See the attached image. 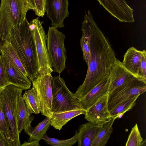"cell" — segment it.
<instances>
[{
  "label": "cell",
  "instance_id": "1",
  "mask_svg": "<svg viewBox=\"0 0 146 146\" xmlns=\"http://www.w3.org/2000/svg\"><path fill=\"white\" fill-rule=\"evenodd\" d=\"M84 18L88 27L90 54L85 79L74 94L78 100L109 76L117 59L110 42L95 22L90 11L86 13Z\"/></svg>",
  "mask_w": 146,
  "mask_h": 146
},
{
  "label": "cell",
  "instance_id": "2",
  "mask_svg": "<svg viewBox=\"0 0 146 146\" xmlns=\"http://www.w3.org/2000/svg\"><path fill=\"white\" fill-rule=\"evenodd\" d=\"M10 39L27 74L28 78L32 81L37 76L38 67L33 39L26 17L19 28L12 27Z\"/></svg>",
  "mask_w": 146,
  "mask_h": 146
},
{
  "label": "cell",
  "instance_id": "3",
  "mask_svg": "<svg viewBox=\"0 0 146 146\" xmlns=\"http://www.w3.org/2000/svg\"><path fill=\"white\" fill-rule=\"evenodd\" d=\"M23 90L12 84L7 86L1 90L3 109L10 130L13 146L21 145L17 127V99Z\"/></svg>",
  "mask_w": 146,
  "mask_h": 146
},
{
  "label": "cell",
  "instance_id": "4",
  "mask_svg": "<svg viewBox=\"0 0 146 146\" xmlns=\"http://www.w3.org/2000/svg\"><path fill=\"white\" fill-rule=\"evenodd\" d=\"M52 86V112H58L84 109L79 100L76 97L74 94L69 90L63 79L60 75L53 78Z\"/></svg>",
  "mask_w": 146,
  "mask_h": 146
},
{
  "label": "cell",
  "instance_id": "5",
  "mask_svg": "<svg viewBox=\"0 0 146 146\" xmlns=\"http://www.w3.org/2000/svg\"><path fill=\"white\" fill-rule=\"evenodd\" d=\"M65 35L57 28L49 27L47 35V48L54 71L59 74L66 68L67 58L64 44Z\"/></svg>",
  "mask_w": 146,
  "mask_h": 146
},
{
  "label": "cell",
  "instance_id": "6",
  "mask_svg": "<svg viewBox=\"0 0 146 146\" xmlns=\"http://www.w3.org/2000/svg\"><path fill=\"white\" fill-rule=\"evenodd\" d=\"M43 22L37 18L29 23V28L33 38L36 55L37 74L43 71L51 73L53 71L47 49V35L42 26Z\"/></svg>",
  "mask_w": 146,
  "mask_h": 146
},
{
  "label": "cell",
  "instance_id": "7",
  "mask_svg": "<svg viewBox=\"0 0 146 146\" xmlns=\"http://www.w3.org/2000/svg\"><path fill=\"white\" fill-rule=\"evenodd\" d=\"M30 10L33 8L28 0H1L0 23L19 28Z\"/></svg>",
  "mask_w": 146,
  "mask_h": 146
},
{
  "label": "cell",
  "instance_id": "8",
  "mask_svg": "<svg viewBox=\"0 0 146 146\" xmlns=\"http://www.w3.org/2000/svg\"><path fill=\"white\" fill-rule=\"evenodd\" d=\"M51 73L43 71L38 74L32 82L36 91L40 101L41 113L43 115L50 118L52 101Z\"/></svg>",
  "mask_w": 146,
  "mask_h": 146
},
{
  "label": "cell",
  "instance_id": "9",
  "mask_svg": "<svg viewBox=\"0 0 146 146\" xmlns=\"http://www.w3.org/2000/svg\"><path fill=\"white\" fill-rule=\"evenodd\" d=\"M146 90V81L137 78L118 87L108 94V107L110 110L120 102Z\"/></svg>",
  "mask_w": 146,
  "mask_h": 146
},
{
  "label": "cell",
  "instance_id": "10",
  "mask_svg": "<svg viewBox=\"0 0 146 146\" xmlns=\"http://www.w3.org/2000/svg\"><path fill=\"white\" fill-rule=\"evenodd\" d=\"M111 15L119 22L132 23L135 21L134 10L125 0H97Z\"/></svg>",
  "mask_w": 146,
  "mask_h": 146
},
{
  "label": "cell",
  "instance_id": "11",
  "mask_svg": "<svg viewBox=\"0 0 146 146\" xmlns=\"http://www.w3.org/2000/svg\"><path fill=\"white\" fill-rule=\"evenodd\" d=\"M68 0H46L45 12L51 21V25L56 28L64 27V21L68 17Z\"/></svg>",
  "mask_w": 146,
  "mask_h": 146
},
{
  "label": "cell",
  "instance_id": "12",
  "mask_svg": "<svg viewBox=\"0 0 146 146\" xmlns=\"http://www.w3.org/2000/svg\"><path fill=\"white\" fill-rule=\"evenodd\" d=\"M108 94L86 110L84 114V118L88 122L103 125L111 119L108 107Z\"/></svg>",
  "mask_w": 146,
  "mask_h": 146
},
{
  "label": "cell",
  "instance_id": "13",
  "mask_svg": "<svg viewBox=\"0 0 146 146\" xmlns=\"http://www.w3.org/2000/svg\"><path fill=\"white\" fill-rule=\"evenodd\" d=\"M108 94L118 87L138 78L128 71L117 59L109 76Z\"/></svg>",
  "mask_w": 146,
  "mask_h": 146
},
{
  "label": "cell",
  "instance_id": "14",
  "mask_svg": "<svg viewBox=\"0 0 146 146\" xmlns=\"http://www.w3.org/2000/svg\"><path fill=\"white\" fill-rule=\"evenodd\" d=\"M8 79L11 84L27 90L29 89L31 82L28 77L14 65L3 54H1Z\"/></svg>",
  "mask_w": 146,
  "mask_h": 146
},
{
  "label": "cell",
  "instance_id": "15",
  "mask_svg": "<svg viewBox=\"0 0 146 146\" xmlns=\"http://www.w3.org/2000/svg\"><path fill=\"white\" fill-rule=\"evenodd\" d=\"M110 84L109 76H107L83 98L78 100L82 108L86 110L100 99L108 95Z\"/></svg>",
  "mask_w": 146,
  "mask_h": 146
},
{
  "label": "cell",
  "instance_id": "16",
  "mask_svg": "<svg viewBox=\"0 0 146 146\" xmlns=\"http://www.w3.org/2000/svg\"><path fill=\"white\" fill-rule=\"evenodd\" d=\"M102 125L88 122L79 127L78 134V146H92Z\"/></svg>",
  "mask_w": 146,
  "mask_h": 146
},
{
  "label": "cell",
  "instance_id": "17",
  "mask_svg": "<svg viewBox=\"0 0 146 146\" xmlns=\"http://www.w3.org/2000/svg\"><path fill=\"white\" fill-rule=\"evenodd\" d=\"M22 93L18 95L17 99L18 117L17 127L19 134L23 129L27 133L32 127L31 123L34 117L28 108L23 99Z\"/></svg>",
  "mask_w": 146,
  "mask_h": 146
},
{
  "label": "cell",
  "instance_id": "18",
  "mask_svg": "<svg viewBox=\"0 0 146 146\" xmlns=\"http://www.w3.org/2000/svg\"><path fill=\"white\" fill-rule=\"evenodd\" d=\"M142 53V51L139 50L135 47H131L125 54L122 62L123 66L128 71L138 78L137 74Z\"/></svg>",
  "mask_w": 146,
  "mask_h": 146
},
{
  "label": "cell",
  "instance_id": "19",
  "mask_svg": "<svg viewBox=\"0 0 146 146\" xmlns=\"http://www.w3.org/2000/svg\"><path fill=\"white\" fill-rule=\"evenodd\" d=\"M86 111L81 109L58 112H52L50 118V125L55 129L60 130L71 119L78 115L84 114Z\"/></svg>",
  "mask_w": 146,
  "mask_h": 146
},
{
  "label": "cell",
  "instance_id": "20",
  "mask_svg": "<svg viewBox=\"0 0 146 146\" xmlns=\"http://www.w3.org/2000/svg\"><path fill=\"white\" fill-rule=\"evenodd\" d=\"M1 54H3L14 65L27 77V74L16 51L10 41H8L4 46Z\"/></svg>",
  "mask_w": 146,
  "mask_h": 146
},
{
  "label": "cell",
  "instance_id": "21",
  "mask_svg": "<svg viewBox=\"0 0 146 146\" xmlns=\"http://www.w3.org/2000/svg\"><path fill=\"white\" fill-rule=\"evenodd\" d=\"M23 97L29 109L32 114H38L41 112L39 100L37 92L34 88L27 90Z\"/></svg>",
  "mask_w": 146,
  "mask_h": 146
},
{
  "label": "cell",
  "instance_id": "22",
  "mask_svg": "<svg viewBox=\"0 0 146 146\" xmlns=\"http://www.w3.org/2000/svg\"><path fill=\"white\" fill-rule=\"evenodd\" d=\"M140 95H137L119 103L109 110L111 118H121L123 114L132 109L136 105V101Z\"/></svg>",
  "mask_w": 146,
  "mask_h": 146
},
{
  "label": "cell",
  "instance_id": "23",
  "mask_svg": "<svg viewBox=\"0 0 146 146\" xmlns=\"http://www.w3.org/2000/svg\"><path fill=\"white\" fill-rule=\"evenodd\" d=\"M50 124V118L46 117L36 126L32 127L27 133L29 136L28 140H36L39 142L46 134Z\"/></svg>",
  "mask_w": 146,
  "mask_h": 146
},
{
  "label": "cell",
  "instance_id": "24",
  "mask_svg": "<svg viewBox=\"0 0 146 146\" xmlns=\"http://www.w3.org/2000/svg\"><path fill=\"white\" fill-rule=\"evenodd\" d=\"M115 118H113L102 125L92 146H104L113 131L112 125Z\"/></svg>",
  "mask_w": 146,
  "mask_h": 146
},
{
  "label": "cell",
  "instance_id": "25",
  "mask_svg": "<svg viewBox=\"0 0 146 146\" xmlns=\"http://www.w3.org/2000/svg\"><path fill=\"white\" fill-rule=\"evenodd\" d=\"M81 30L82 35L80 40V44L83 52V59L88 65L90 54L89 35L88 23L84 18L82 23Z\"/></svg>",
  "mask_w": 146,
  "mask_h": 146
},
{
  "label": "cell",
  "instance_id": "26",
  "mask_svg": "<svg viewBox=\"0 0 146 146\" xmlns=\"http://www.w3.org/2000/svg\"><path fill=\"white\" fill-rule=\"evenodd\" d=\"M2 89H0V131L12 146H13L10 130L2 107L1 97Z\"/></svg>",
  "mask_w": 146,
  "mask_h": 146
},
{
  "label": "cell",
  "instance_id": "27",
  "mask_svg": "<svg viewBox=\"0 0 146 146\" xmlns=\"http://www.w3.org/2000/svg\"><path fill=\"white\" fill-rule=\"evenodd\" d=\"M78 134L75 132V135L68 139H59L48 137L46 134L43 138L47 144L52 146H71L77 141Z\"/></svg>",
  "mask_w": 146,
  "mask_h": 146
},
{
  "label": "cell",
  "instance_id": "28",
  "mask_svg": "<svg viewBox=\"0 0 146 146\" xmlns=\"http://www.w3.org/2000/svg\"><path fill=\"white\" fill-rule=\"evenodd\" d=\"M143 141L137 124L136 123L131 129L125 146H141Z\"/></svg>",
  "mask_w": 146,
  "mask_h": 146
},
{
  "label": "cell",
  "instance_id": "29",
  "mask_svg": "<svg viewBox=\"0 0 146 146\" xmlns=\"http://www.w3.org/2000/svg\"><path fill=\"white\" fill-rule=\"evenodd\" d=\"M11 84L9 82L5 66L0 55V89L2 88L9 85Z\"/></svg>",
  "mask_w": 146,
  "mask_h": 146
},
{
  "label": "cell",
  "instance_id": "30",
  "mask_svg": "<svg viewBox=\"0 0 146 146\" xmlns=\"http://www.w3.org/2000/svg\"><path fill=\"white\" fill-rule=\"evenodd\" d=\"M142 56L139 69L137 77L146 81V52L145 50L142 51Z\"/></svg>",
  "mask_w": 146,
  "mask_h": 146
},
{
  "label": "cell",
  "instance_id": "31",
  "mask_svg": "<svg viewBox=\"0 0 146 146\" xmlns=\"http://www.w3.org/2000/svg\"><path fill=\"white\" fill-rule=\"evenodd\" d=\"M35 8L33 11L39 17H43L45 13L46 0H34Z\"/></svg>",
  "mask_w": 146,
  "mask_h": 146
},
{
  "label": "cell",
  "instance_id": "32",
  "mask_svg": "<svg viewBox=\"0 0 146 146\" xmlns=\"http://www.w3.org/2000/svg\"><path fill=\"white\" fill-rule=\"evenodd\" d=\"M0 146H12L0 131Z\"/></svg>",
  "mask_w": 146,
  "mask_h": 146
},
{
  "label": "cell",
  "instance_id": "33",
  "mask_svg": "<svg viewBox=\"0 0 146 146\" xmlns=\"http://www.w3.org/2000/svg\"><path fill=\"white\" fill-rule=\"evenodd\" d=\"M21 146H40L39 142L36 140H28L25 141Z\"/></svg>",
  "mask_w": 146,
  "mask_h": 146
},
{
  "label": "cell",
  "instance_id": "34",
  "mask_svg": "<svg viewBox=\"0 0 146 146\" xmlns=\"http://www.w3.org/2000/svg\"><path fill=\"white\" fill-rule=\"evenodd\" d=\"M146 139L142 142L141 146H146Z\"/></svg>",
  "mask_w": 146,
  "mask_h": 146
}]
</instances>
